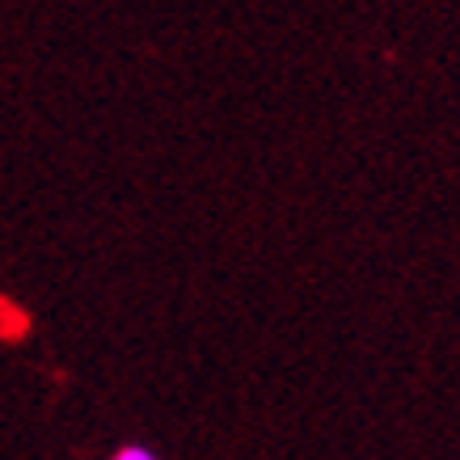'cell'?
Returning a JSON list of instances; mask_svg holds the SVG:
<instances>
[{
    "label": "cell",
    "instance_id": "6da1fadb",
    "mask_svg": "<svg viewBox=\"0 0 460 460\" xmlns=\"http://www.w3.org/2000/svg\"><path fill=\"white\" fill-rule=\"evenodd\" d=\"M111 460H156V452L153 447H144V444H123Z\"/></svg>",
    "mask_w": 460,
    "mask_h": 460
}]
</instances>
